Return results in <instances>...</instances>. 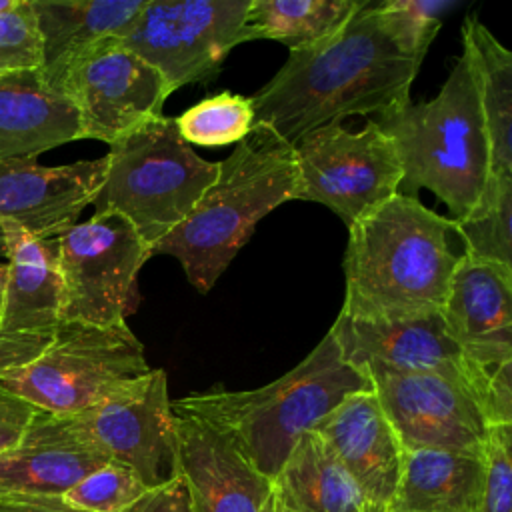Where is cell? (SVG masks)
I'll return each mask as SVG.
<instances>
[{
	"label": "cell",
	"instance_id": "6da1fadb",
	"mask_svg": "<svg viewBox=\"0 0 512 512\" xmlns=\"http://www.w3.org/2000/svg\"><path fill=\"white\" fill-rule=\"evenodd\" d=\"M420 64L368 2L326 40L288 52L282 68L250 96L254 124H268L294 144L346 116L382 118L410 102Z\"/></svg>",
	"mask_w": 512,
	"mask_h": 512
},
{
	"label": "cell",
	"instance_id": "7a4b0ae2",
	"mask_svg": "<svg viewBox=\"0 0 512 512\" xmlns=\"http://www.w3.org/2000/svg\"><path fill=\"white\" fill-rule=\"evenodd\" d=\"M452 234V218L400 192L360 216L348 226L340 314L394 320L440 310L460 258Z\"/></svg>",
	"mask_w": 512,
	"mask_h": 512
},
{
	"label": "cell",
	"instance_id": "3957f363",
	"mask_svg": "<svg viewBox=\"0 0 512 512\" xmlns=\"http://www.w3.org/2000/svg\"><path fill=\"white\" fill-rule=\"evenodd\" d=\"M372 390L360 370L342 360L328 332L278 380L254 390L214 386L172 402L174 414L194 416L218 430L266 478H274L304 432L354 392Z\"/></svg>",
	"mask_w": 512,
	"mask_h": 512
},
{
	"label": "cell",
	"instance_id": "277c9868",
	"mask_svg": "<svg viewBox=\"0 0 512 512\" xmlns=\"http://www.w3.org/2000/svg\"><path fill=\"white\" fill-rule=\"evenodd\" d=\"M294 182V146L268 124H254L232 154L218 162L214 182L192 212L152 246L150 256L176 258L188 282L208 294L256 224L292 200Z\"/></svg>",
	"mask_w": 512,
	"mask_h": 512
},
{
	"label": "cell",
	"instance_id": "5b68a950",
	"mask_svg": "<svg viewBox=\"0 0 512 512\" xmlns=\"http://www.w3.org/2000/svg\"><path fill=\"white\" fill-rule=\"evenodd\" d=\"M390 136L402 166L400 194L428 188L464 218L490 176V152L468 56L462 52L440 92L408 102L376 120Z\"/></svg>",
	"mask_w": 512,
	"mask_h": 512
},
{
	"label": "cell",
	"instance_id": "8992f818",
	"mask_svg": "<svg viewBox=\"0 0 512 512\" xmlns=\"http://www.w3.org/2000/svg\"><path fill=\"white\" fill-rule=\"evenodd\" d=\"M216 174L218 162L200 158L174 118L162 114L110 144L92 206L124 216L150 252L192 212Z\"/></svg>",
	"mask_w": 512,
	"mask_h": 512
},
{
	"label": "cell",
	"instance_id": "52a82bcc",
	"mask_svg": "<svg viewBox=\"0 0 512 512\" xmlns=\"http://www.w3.org/2000/svg\"><path fill=\"white\" fill-rule=\"evenodd\" d=\"M148 370L144 346L126 322H60L50 346L30 364L0 374V384L36 410L70 416Z\"/></svg>",
	"mask_w": 512,
	"mask_h": 512
},
{
	"label": "cell",
	"instance_id": "ba28073f",
	"mask_svg": "<svg viewBox=\"0 0 512 512\" xmlns=\"http://www.w3.org/2000/svg\"><path fill=\"white\" fill-rule=\"evenodd\" d=\"M62 322L122 324L140 304L138 272L150 252L116 212H94L54 238Z\"/></svg>",
	"mask_w": 512,
	"mask_h": 512
},
{
	"label": "cell",
	"instance_id": "9c48e42d",
	"mask_svg": "<svg viewBox=\"0 0 512 512\" xmlns=\"http://www.w3.org/2000/svg\"><path fill=\"white\" fill-rule=\"evenodd\" d=\"M292 200L320 202L346 226L400 190L402 166L390 136L368 120L352 132L340 122L306 132L294 144Z\"/></svg>",
	"mask_w": 512,
	"mask_h": 512
},
{
	"label": "cell",
	"instance_id": "30bf717a",
	"mask_svg": "<svg viewBox=\"0 0 512 512\" xmlns=\"http://www.w3.org/2000/svg\"><path fill=\"white\" fill-rule=\"evenodd\" d=\"M250 0H146L116 40L150 64L174 92L212 82L240 40Z\"/></svg>",
	"mask_w": 512,
	"mask_h": 512
},
{
	"label": "cell",
	"instance_id": "8fae6325",
	"mask_svg": "<svg viewBox=\"0 0 512 512\" xmlns=\"http://www.w3.org/2000/svg\"><path fill=\"white\" fill-rule=\"evenodd\" d=\"M328 332L342 360L364 376L374 370H390L454 380L476 396L486 418L492 370H484L466 358L450 338L440 310L394 320H354L338 314Z\"/></svg>",
	"mask_w": 512,
	"mask_h": 512
},
{
	"label": "cell",
	"instance_id": "7c38bea8",
	"mask_svg": "<svg viewBox=\"0 0 512 512\" xmlns=\"http://www.w3.org/2000/svg\"><path fill=\"white\" fill-rule=\"evenodd\" d=\"M70 420L94 448L132 468L148 488L176 474L174 414L162 368H150Z\"/></svg>",
	"mask_w": 512,
	"mask_h": 512
},
{
	"label": "cell",
	"instance_id": "4fadbf2b",
	"mask_svg": "<svg viewBox=\"0 0 512 512\" xmlns=\"http://www.w3.org/2000/svg\"><path fill=\"white\" fill-rule=\"evenodd\" d=\"M60 94L72 102L80 138L108 146L138 126L162 116L172 94L166 80L116 38H106L66 70Z\"/></svg>",
	"mask_w": 512,
	"mask_h": 512
},
{
	"label": "cell",
	"instance_id": "5bb4252c",
	"mask_svg": "<svg viewBox=\"0 0 512 512\" xmlns=\"http://www.w3.org/2000/svg\"><path fill=\"white\" fill-rule=\"evenodd\" d=\"M402 450H448L484 456L490 424L462 384L422 372L366 374Z\"/></svg>",
	"mask_w": 512,
	"mask_h": 512
},
{
	"label": "cell",
	"instance_id": "9a60e30c",
	"mask_svg": "<svg viewBox=\"0 0 512 512\" xmlns=\"http://www.w3.org/2000/svg\"><path fill=\"white\" fill-rule=\"evenodd\" d=\"M6 282L0 306V374L36 360L62 322V284L52 240L0 232Z\"/></svg>",
	"mask_w": 512,
	"mask_h": 512
},
{
	"label": "cell",
	"instance_id": "2e32d148",
	"mask_svg": "<svg viewBox=\"0 0 512 512\" xmlns=\"http://www.w3.org/2000/svg\"><path fill=\"white\" fill-rule=\"evenodd\" d=\"M104 172L106 156L64 166H42L36 158L0 160V232L56 238L92 204Z\"/></svg>",
	"mask_w": 512,
	"mask_h": 512
},
{
	"label": "cell",
	"instance_id": "e0dca14e",
	"mask_svg": "<svg viewBox=\"0 0 512 512\" xmlns=\"http://www.w3.org/2000/svg\"><path fill=\"white\" fill-rule=\"evenodd\" d=\"M108 460L70 416L36 410L18 442L0 452V502L60 500Z\"/></svg>",
	"mask_w": 512,
	"mask_h": 512
},
{
	"label": "cell",
	"instance_id": "ac0fdd59",
	"mask_svg": "<svg viewBox=\"0 0 512 512\" xmlns=\"http://www.w3.org/2000/svg\"><path fill=\"white\" fill-rule=\"evenodd\" d=\"M174 430L176 474L186 486L190 512H274L272 480L218 430L186 414H174Z\"/></svg>",
	"mask_w": 512,
	"mask_h": 512
},
{
	"label": "cell",
	"instance_id": "d6986e66",
	"mask_svg": "<svg viewBox=\"0 0 512 512\" xmlns=\"http://www.w3.org/2000/svg\"><path fill=\"white\" fill-rule=\"evenodd\" d=\"M316 432L356 486L364 512H390L396 494L402 446L374 390L354 392L332 408Z\"/></svg>",
	"mask_w": 512,
	"mask_h": 512
},
{
	"label": "cell",
	"instance_id": "ffe728a7",
	"mask_svg": "<svg viewBox=\"0 0 512 512\" xmlns=\"http://www.w3.org/2000/svg\"><path fill=\"white\" fill-rule=\"evenodd\" d=\"M450 338L484 370L512 362V270L460 254L440 308Z\"/></svg>",
	"mask_w": 512,
	"mask_h": 512
},
{
	"label": "cell",
	"instance_id": "44dd1931",
	"mask_svg": "<svg viewBox=\"0 0 512 512\" xmlns=\"http://www.w3.org/2000/svg\"><path fill=\"white\" fill-rule=\"evenodd\" d=\"M144 4L146 0H32L44 84L60 92L68 66L98 42L120 36Z\"/></svg>",
	"mask_w": 512,
	"mask_h": 512
},
{
	"label": "cell",
	"instance_id": "7402d4cb",
	"mask_svg": "<svg viewBox=\"0 0 512 512\" xmlns=\"http://www.w3.org/2000/svg\"><path fill=\"white\" fill-rule=\"evenodd\" d=\"M72 140H80L76 108L38 70L0 78V160L36 158Z\"/></svg>",
	"mask_w": 512,
	"mask_h": 512
},
{
	"label": "cell",
	"instance_id": "603a6c76",
	"mask_svg": "<svg viewBox=\"0 0 512 512\" xmlns=\"http://www.w3.org/2000/svg\"><path fill=\"white\" fill-rule=\"evenodd\" d=\"M484 456L402 450L390 512H480Z\"/></svg>",
	"mask_w": 512,
	"mask_h": 512
},
{
	"label": "cell",
	"instance_id": "cb8c5ba5",
	"mask_svg": "<svg viewBox=\"0 0 512 512\" xmlns=\"http://www.w3.org/2000/svg\"><path fill=\"white\" fill-rule=\"evenodd\" d=\"M274 512H364L362 498L316 432H304L272 478Z\"/></svg>",
	"mask_w": 512,
	"mask_h": 512
},
{
	"label": "cell",
	"instance_id": "d4e9b609",
	"mask_svg": "<svg viewBox=\"0 0 512 512\" xmlns=\"http://www.w3.org/2000/svg\"><path fill=\"white\" fill-rule=\"evenodd\" d=\"M462 52L484 118L490 176H512V54L476 16L462 24Z\"/></svg>",
	"mask_w": 512,
	"mask_h": 512
},
{
	"label": "cell",
	"instance_id": "484cf974",
	"mask_svg": "<svg viewBox=\"0 0 512 512\" xmlns=\"http://www.w3.org/2000/svg\"><path fill=\"white\" fill-rule=\"evenodd\" d=\"M366 4V0H250L240 40L266 38L300 50L338 32Z\"/></svg>",
	"mask_w": 512,
	"mask_h": 512
},
{
	"label": "cell",
	"instance_id": "4316f807",
	"mask_svg": "<svg viewBox=\"0 0 512 512\" xmlns=\"http://www.w3.org/2000/svg\"><path fill=\"white\" fill-rule=\"evenodd\" d=\"M452 220L464 254L512 270V176H488L476 206Z\"/></svg>",
	"mask_w": 512,
	"mask_h": 512
},
{
	"label": "cell",
	"instance_id": "83f0119b",
	"mask_svg": "<svg viewBox=\"0 0 512 512\" xmlns=\"http://www.w3.org/2000/svg\"><path fill=\"white\" fill-rule=\"evenodd\" d=\"M180 138L190 146H228L242 142L254 126L250 96L220 92L186 108L174 118Z\"/></svg>",
	"mask_w": 512,
	"mask_h": 512
},
{
	"label": "cell",
	"instance_id": "f1b7e54d",
	"mask_svg": "<svg viewBox=\"0 0 512 512\" xmlns=\"http://www.w3.org/2000/svg\"><path fill=\"white\" fill-rule=\"evenodd\" d=\"M148 490L150 488L132 468L108 460L64 492L60 500L82 512H122Z\"/></svg>",
	"mask_w": 512,
	"mask_h": 512
},
{
	"label": "cell",
	"instance_id": "f546056e",
	"mask_svg": "<svg viewBox=\"0 0 512 512\" xmlns=\"http://www.w3.org/2000/svg\"><path fill=\"white\" fill-rule=\"evenodd\" d=\"M396 38L422 60L436 38L444 14L458 6V0H382L374 2Z\"/></svg>",
	"mask_w": 512,
	"mask_h": 512
},
{
	"label": "cell",
	"instance_id": "4dcf8cb0",
	"mask_svg": "<svg viewBox=\"0 0 512 512\" xmlns=\"http://www.w3.org/2000/svg\"><path fill=\"white\" fill-rule=\"evenodd\" d=\"M42 40L32 0H18L0 14V78L40 70Z\"/></svg>",
	"mask_w": 512,
	"mask_h": 512
},
{
	"label": "cell",
	"instance_id": "1f68e13d",
	"mask_svg": "<svg viewBox=\"0 0 512 512\" xmlns=\"http://www.w3.org/2000/svg\"><path fill=\"white\" fill-rule=\"evenodd\" d=\"M480 512H512V424L488 430Z\"/></svg>",
	"mask_w": 512,
	"mask_h": 512
},
{
	"label": "cell",
	"instance_id": "d6a6232c",
	"mask_svg": "<svg viewBox=\"0 0 512 512\" xmlns=\"http://www.w3.org/2000/svg\"><path fill=\"white\" fill-rule=\"evenodd\" d=\"M122 512H190L188 492L178 474L160 486L150 488L140 500Z\"/></svg>",
	"mask_w": 512,
	"mask_h": 512
},
{
	"label": "cell",
	"instance_id": "836d02e7",
	"mask_svg": "<svg viewBox=\"0 0 512 512\" xmlns=\"http://www.w3.org/2000/svg\"><path fill=\"white\" fill-rule=\"evenodd\" d=\"M36 414V408L18 398L0 384V452L12 448L24 428Z\"/></svg>",
	"mask_w": 512,
	"mask_h": 512
},
{
	"label": "cell",
	"instance_id": "e575fe53",
	"mask_svg": "<svg viewBox=\"0 0 512 512\" xmlns=\"http://www.w3.org/2000/svg\"><path fill=\"white\" fill-rule=\"evenodd\" d=\"M0 512H82L66 506L62 500H32V502H0Z\"/></svg>",
	"mask_w": 512,
	"mask_h": 512
},
{
	"label": "cell",
	"instance_id": "d590c367",
	"mask_svg": "<svg viewBox=\"0 0 512 512\" xmlns=\"http://www.w3.org/2000/svg\"><path fill=\"white\" fill-rule=\"evenodd\" d=\"M4 282H6V264L0 262V306H2V292H4Z\"/></svg>",
	"mask_w": 512,
	"mask_h": 512
},
{
	"label": "cell",
	"instance_id": "8d00e7d4",
	"mask_svg": "<svg viewBox=\"0 0 512 512\" xmlns=\"http://www.w3.org/2000/svg\"><path fill=\"white\" fill-rule=\"evenodd\" d=\"M16 2H18V0H0V14L6 12V10H10V8H14Z\"/></svg>",
	"mask_w": 512,
	"mask_h": 512
}]
</instances>
